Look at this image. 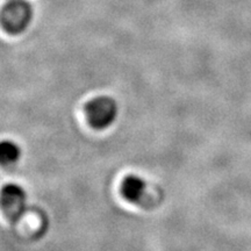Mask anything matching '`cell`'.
<instances>
[{
	"mask_svg": "<svg viewBox=\"0 0 251 251\" xmlns=\"http://www.w3.org/2000/svg\"><path fill=\"white\" fill-rule=\"evenodd\" d=\"M33 7L27 0H9L0 9V25L11 34H21L33 20Z\"/></svg>",
	"mask_w": 251,
	"mask_h": 251,
	"instance_id": "cell-1",
	"label": "cell"
},
{
	"mask_svg": "<svg viewBox=\"0 0 251 251\" xmlns=\"http://www.w3.org/2000/svg\"><path fill=\"white\" fill-rule=\"evenodd\" d=\"M86 117L90 125L99 130L107 129L114 124L119 115V106L111 97H97L87 102Z\"/></svg>",
	"mask_w": 251,
	"mask_h": 251,
	"instance_id": "cell-2",
	"label": "cell"
},
{
	"mask_svg": "<svg viewBox=\"0 0 251 251\" xmlns=\"http://www.w3.org/2000/svg\"><path fill=\"white\" fill-rule=\"evenodd\" d=\"M28 196L26 190L18 184H7L0 192V206L9 219L17 221L27 208Z\"/></svg>",
	"mask_w": 251,
	"mask_h": 251,
	"instance_id": "cell-3",
	"label": "cell"
},
{
	"mask_svg": "<svg viewBox=\"0 0 251 251\" xmlns=\"http://www.w3.org/2000/svg\"><path fill=\"white\" fill-rule=\"evenodd\" d=\"M147 186L148 185H147L146 180L141 178L140 176H127L121 185L122 196L129 202L140 205L147 197Z\"/></svg>",
	"mask_w": 251,
	"mask_h": 251,
	"instance_id": "cell-4",
	"label": "cell"
},
{
	"mask_svg": "<svg viewBox=\"0 0 251 251\" xmlns=\"http://www.w3.org/2000/svg\"><path fill=\"white\" fill-rule=\"evenodd\" d=\"M21 148L14 141L0 142V164L4 166L15 165L21 158Z\"/></svg>",
	"mask_w": 251,
	"mask_h": 251,
	"instance_id": "cell-5",
	"label": "cell"
}]
</instances>
